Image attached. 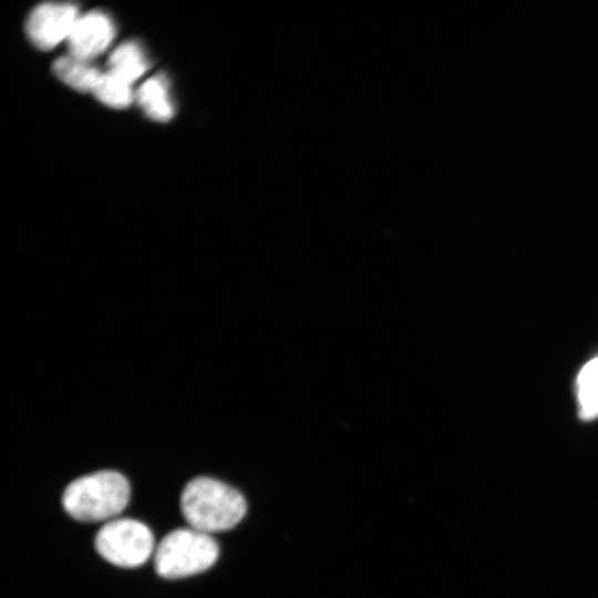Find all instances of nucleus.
Instances as JSON below:
<instances>
[{
	"mask_svg": "<svg viewBox=\"0 0 598 598\" xmlns=\"http://www.w3.org/2000/svg\"><path fill=\"white\" fill-rule=\"evenodd\" d=\"M181 509L190 528L210 534L237 525L246 514L247 504L234 487L212 477L199 476L185 486Z\"/></svg>",
	"mask_w": 598,
	"mask_h": 598,
	"instance_id": "f257e3e1",
	"label": "nucleus"
},
{
	"mask_svg": "<svg viewBox=\"0 0 598 598\" xmlns=\"http://www.w3.org/2000/svg\"><path fill=\"white\" fill-rule=\"evenodd\" d=\"M130 495V483L121 473L101 471L70 483L63 492L62 505L76 520L100 522L118 515Z\"/></svg>",
	"mask_w": 598,
	"mask_h": 598,
	"instance_id": "f03ea898",
	"label": "nucleus"
},
{
	"mask_svg": "<svg viewBox=\"0 0 598 598\" xmlns=\"http://www.w3.org/2000/svg\"><path fill=\"white\" fill-rule=\"evenodd\" d=\"M218 545L206 533L179 528L168 533L158 544L154 555L156 573L177 579L202 573L218 558Z\"/></svg>",
	"mask_w": 598,
	"mask_h": 598,
	"instance_id": "7ed1b4c3",
	"label": "nucleus"
},
{
	"mask_svg": "<svg viewBox=\"0 0 598 598\" xmlns=\"http://www.w3.org/2000/svg\"><path fill=\"white\" fill-rule=\"evenodd\" d=\"M95 548L107 561L126 568L143 565L152 555L154 537L143 523L132 518L114 519L95 536Z\"/></svg>",
	"mask_w": 598,
	"mask_h": 598,
	"instance_id": "20e7f679",
	"label": "nucleus"
},
{
	"mask_svg": "<svg viewBox=\"0 0 598 598\" xmlns=\"http://www.w3.org/2000/svg\"><path fill=\"white\" fill-rule=\"evenodd\" d=\"M78 18V7L73 3H42L29 14L25 30L37 48L51 50L69 38Z\"/></svg>",
	"mask_w": 598,
	"mask_h": 598,
	"instance_id": "39448f33",
	"label": "nucleus"
},
{
	"mask_svg": "<svg viewBox=\"0 0 598 598\" xmlns=\"http://www.w3.org/2000/svg\"><path fill=\"white\" fill-rule=\"evenodd\" d=\"M115 29L102 11H91L78 18L69 38L70 55L90 61L101 54L112 42Z\"/></svg>",
	"mask_w": 598,
	"mask_h": 598,
	"instance_id": "423d86ee",
	"label": "nucleus"
},
{
	"mask_svg": "<svg viewBox=\"0 0 598 598\" xmlns=\"http://www.w3.org/2000/svg\"><path fill=\"white\" fill-rule=\"evenodd\" d=\"M136 99L144 113L154 121L167 122L174 116L168 83L162 74L145 81L138 89Z\"/></svg>",
	"mask_w": 598,
	"mask_h": 598,
	"instance_id": "0eeeda50",
	"label": "nucleus"
},
{
	"mask_svg": "<svg viewBox=\"0 0 598 598\" xmlns=\"http://www.w3.org/2000/svg\"><path fill=\"white\" fill-rule=\"evenodd\" d=\"M148 61L140 47L134 41L120 44L109 59L110 72L133 83L148 69Z\"/></svg>",
	"mask_w": 598,
	"mask_h": 598,
	"instance_id": "6e6552de",
	"label": "nucleus"
},
{
	"mask_svg": "<svg viewBox=\"0 0 598 598\" xmlns=\"http://www.w3.org/2000/svg\"><path fill=\"white\" fill-rule=\"evenodd\" d=\"M54 74L69 86L81 91H93L102 73L89 61L72 55L58 59L53 63Z\"/></svg>",
	"mask_w": 598,
	"mask_h": 598,
	"instance_id": "1a4fd4ad",
	"label": "nucleus"
},
{
	"mask_svg": "<svg viewBox=\"0 0 598 598\" xmlns=\"http://www.w3.org/2000/svg\"><path fill=\"white\" fill-rule=\"evenodd\" d=\"M579 412L584 419L598 416V357L589 361L577 378Z\"/></svg>",
	"mask_w": 598,
	"mask_h": 598,
	"instance_id": "9d476101",
	"label": "nucleus"
},
{
	"mask_svg": "<svg viewBox=\"0 0 598 598\" xmlns=\"http://www.w3.org/2000/svg\"><path fill=\"white\" fill-rule=\"evenodd\" d=\"M92 92L99 101L114 109L127 107L134 99L131 83L111 72L101 75Z\"/></svg>",
	"mask_w": 598,
	"mask_h": 598,
	"instance_id": "9b49d317",
	"label": "nucleus"
}]
</instances>
